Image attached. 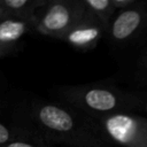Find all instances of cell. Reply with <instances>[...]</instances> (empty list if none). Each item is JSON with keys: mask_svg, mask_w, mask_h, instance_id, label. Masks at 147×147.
<instances>
[{"mask_svg": "<svg viewBox=\"0 0 147 147\" xmlns=\"http://www.w3.org/2000/svg\"><path fill=\"white\" fill-rule=\"evenodd\" d=\"M16 111L51 145L109 147L111 144L94 118L62 101L32 99Z\"/></svg>", "mask_w": 147, "mask_h": 147, "instance_id": "cell-1", "label": "cell"}, {"mask_svg": "<svg viewBox=\"0 0 147 147\" xmlns=\"http://www.w3.org/2000/svg\"><path fill=\"white\" fill-rule=\"evenodd\" d=\"M62 101L92 118L132 113L145 107L144 96L109 82L57 86L53 92Z\"/></svg>", "mask_w": 147, "mask_h": 147, "instance_id": "cell-2", "label": "cell"}, {"mask_svg": "<svg viewBox=\"0 0 147 147\" xmlns=\"http://www.w3.org/2000/svg\"><path fill=\"white\" fill-rule=\"evenodd\" d=\"M85 10L83 0H48L38 16L34 30L44 36L62 40Z\"/></svg>", "mask_w": 147, "mask_h": 147, "instance_id": "cell-3", "label": "cell"}, {"mask_svg": "<svg viewBox=\"0 0 147 147\" xmlns=\"http://www.w3.org/2000/svg\"><path fill=\"white\" fill-rule=\"evenodd\" d=\"M110 142L122 147H147V117L121 113L95 118Z\"/></svg>", "mask_w": 147, "mask_h": 147, "instance_id": "cell-4", "label": "cell"}, {"mask_svg": "<svg viewBox=\"0 0 147 147\" xmlns=\"http://www.w3.org/2000/svg\"><path fill=\"white\" fill-rule=\"evenodd\" d=\"M147 26V3L139 0L129 9L118 11L110 22L108 36L115 44L132 41Z\"/></svg>", "mask_w": 147, "mask_h": 147, "instance_id": "cell-5", "label": "cell"}, {"mask_svg": "<svg viewBox=\"0 0 147 147\" xmlns=\"http://www.w3.org/2000/svg\"><path fill=\"white\" fill-rule=\"evenodd\" d=\"M107 31V26L86 9L83 16L71 26L62 40L75 49L91 51L96 47Z\"/></svg>", "mask_w": 147, "mask_h": 147, "instance_id": "cell-6", "label": "cell"}, {"mask_svg": "<svg viewBox=\"0 0 147 147\" xmlns=\"http://www.w3.org/2000/svg\"><path fill=\"white\" fill-rule=\"evenodd\" d=\"M34 28V23L17 18L0 22V59L14 55L22 47L24 37Z\"/></svg>", "mask_w": 147, "mask_h": 147, "instance_id": "cell-7", "label": "cell"}, {"mask_svg": "<svg viewBox=\"0 0 147 147\" xmlns=\"http://www.w3.org/2000/svg\"><path fill=\"white\" fill-rule=\"evenodd\" d=\"M17 140L45 141L17 111L15 113L13 118H5L0 116V147H3Z\"/></svg>", "mask_w": 147, "mask_h": 147, "instance_id": "cell-8", "label": "cell"}, {"mask_svg": "<svg viewBox=\"0 0 147 147\" xmlns=\"http://www.w3.org/2000/svg\"><path fill=\"white\" fill-rule=\"evenodd\" d=\"M7 18H17L37 23L41 9L48 0H2ZM36 29V28H34Z\"/></svg>", "mask_w": 147, "mask_h": 147, "instance_id": "cell-9", "label": "cell"}, {"mask_svg": "<svg viewBox=\"0 0 147 147\" xmlns=\"http://www.w3.org/2000/svg\"><path fill=\"white\" fill-rule=\"evenodd\" d=\"M83 3L91 14L107 26V29L109 28L110 22L116 14L111 0H83Z\"/></svg>", "mask_w": 147, "mask_h": 147, "instance_id": "cell-10", "label": "cell"}, {"mask_svg": "<svg viewBox=\"0 0 147 147\" xmlns=\"http://www.w3.org/2000/svg\"><path fill=\"white\" fill-rule=\"evenodd\" d=\"M3 147H57L51 145L46 141H38V140H17L10 142Z\"/></svg>", "mask_w": 147, "mask_h": 147, "instance_id": "cell-11", "label": "cell"}, {"mask_svg": "<svg viewBox=\"0 0 147 147\" xmlns=\"http://www.w3.org/2000/svg\"><path fill=\"white\" fill-rule=\"evenodd\" d=\"M139 0H111V3L116 11H122L134 6Z\"/></svg>", "mask_w": 147, "mask_h": 147, "instance_id": "cell-12", "label": "cell"}, {"mask_svg": "<svg viewBox=\"0 0 147 147\" xmlns=\"http://www.w3.org/2000/svg\"><path fill=\"white\" fill-rule=\"evenodd\" d=\"M5 93H6V83L0 77V103L3 102V95H5Z\"/></svg>", "mask_w": 147, "mask_h": 147, "instance_id": "cell-13", "label": "cell"}, {"mask_svg": "<svg viewBox=\"0 0 147 147\" xmlns=\"http://www.w3.org/2000/svg\"><path fill=\"white\" fill-rule=\"evenodd\" d=\"M6 18H7V14H6V9L3 6V1L0 0V22H2Z\"/></svg>", "mask_w": 147, "mask_h": 147, "instance_id": "cell-14", "label": "cell"}, {"mask_svg": "<svg viewBox=\"0 0 147 147\" xmlns=\"http://www.w3.org/2000/svg\"><path fill=\"white\" fill-rule=\"evenodd\" d=\"M141 65L142 67H145V68H147V53L142 56V59H141Z\"/></svg>", "mask_w": 147, "mask_h": 147, "instance_id": "cell-15", "label": "cell"}, {"mask_svg": "<svg viewBox=\"0 0 147 147\" xmlns=\"http://www.w3.org/2000/svg\"><path fill=\"white\" fill-rule=\"evenodd\" d=\"M145 109H146V111H147V100H146V102H145Z\"/></svg>", "mask_w": 147, "mask_h": 147, "instance_id": "cell-16", "label": "cell"}]
</instances>
